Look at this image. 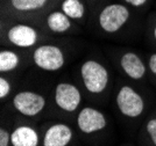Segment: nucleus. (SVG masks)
I'll use <instances>...</instances> for the list:
<instances>
[{
    "mask_svg": "<svg viewBox=\"0 0 156 146\" xmlns=\"http://www.w3.org/2000/svg\"><path fill=\"white\" fill-rule=\"evenodd\" d=\"M80 76L85 89L91 94H101L108 86V71L98 60L89 59L82 64Z\"/></svg>",
    "mask_w": 156,
    "mask_h": 146,
    "instance_id": "f257e3e1",
    "label": "nucleus"
},
{
    "mask_svg": "<svg viewBox=\"0 0 156 146\" xmlns=\"http://www.w3.org/2000/svg\"><path fill=\"white\" fill-rule=\"evenodd\" d=\"M115 103L120 113L128 118L140 117L144 110L143 97L130 86H122L118 90Z\"/></svg>",
    "mask_w": 156,
    "mask_h": 146,
    "instance_id": "f03ea898",
    "label": "nucleus"
},
{
    "mask_svg": "<svg viewBox=\"0 0 156 146\" xmlns=\"http://www.w3.org/2000/svg\"><path fill=\"white\" fill-rule=\"evenodd\" d=\"M130 13L126 6L121 4H111L103 8L99 14L98 22L105 32L114 34L126 25Z\"/></svg>",
    "mask_w": 156,
    "mask_h": 146,
    "instance_id": "7ed1b4c3",
    "label": "nucleus"
},
{
    "mask_svg": "<svg viewBox=\"0 0 156 146\" xmlns=\"http://www.w3.org/2000/svg\"><path fill=\"white\" fill-rule=\"evenodd\" d=\"M33 60L35 65L43 71L56 72L61 70L65 64L63 51L58 46L52 44L40 45L33 52Z\"/></svg>",
    "mask_w": 156,
    "mask_h": 146,
    "instance_id": "20e7f679",
    "label": "nucleus"
},
{
    "mask_svg": "<svg viewBox=\"0 0 156 146\" xmlns=\"http://www.w3.org/2000/svg\"><path fill=\"white\" fill-rule=\"evenodd\" d=\"M46 103L43 96L33 90H22L13 97V107L15 110L27 117L39 115L44 109Z\"/></svg>",
    "mask_w": 156,
    "mask_h": 146,
    "instance_id": "39448f33",
    "label": "nucleus"
},
{
    "mask_svg": "<svg viewBox=\"0 0 156 146\" xmlns=\"http://www.w3.org/2000/svg\"><path fill=\"white\" fill-rule=\"evenodd\" d=\"M54 96L56 106L68 113H75L82 102L80 90L71 83H59L55 88Z\"/></svg>",
    "mask_w": 156,
    "mask_h": 146,
    "instance_id": "423d86ee",
    "label": "nucleus"
},
{
    "mask_svg": "<svg viewBox=\"0 0 156 146\" xmlns=\"http://www.w3.org/2000/svg\"><path fill=\"white\" fill-rule=\"evenodd\" d=\"M107 120L103 111L92 107H85L77 115V127L84 134H91L104 130Z\"/></svg>",
    "mask_w": 156,
    "mask_h": 146,
    "instance_id": "0eeeda50",
    "label": "nucleus"
},
{
    "mask_svg": "<svg viewBox=\"0 0 156 146\" xmlns=\"http://www.w3.org/2000/svg\"><path fill=\"white\" fill-rule=\"evenodd\" d=\"M7 38L15 46L29 48L35 45V43L37 42L39 32L34 27L23 25V23H18L9 28V30L7 32Z\"/></svg>",
    "mask_w": 156,
    "mask_h": 146,
    "instance_id": "6e6552de",
    "label": "nucleus"
},
{
    "mask_svg": "<svg viewBox=\"0 0 156 146\" xmlns=\"http://www.w3.org/2000/svg\"><path fill=\"white\" fill-rule=\"evenodd\" d=\"M73 138L72 129L64 123H56L47 129L42 146H68Z\"/></svg>",
    "mask_w": 156,
    "mask_h": 146,
    "instance_id": "1a4fd4ad",
    "label": "nucleus"
},
{
    "mask_svg": "<svg viewBox=\"0 0 156 146\" xmlns=\"http://www.w3.org/2000/svg\"><path fill=\"white\" fill-rule=\"evenodd\" d=\"M120 67L132 80H141L146 74V65L135 52H125L120 58Z\"/></svg>",
    "mask_w": 156,
    "mask_h": 146,
    "instance_id": "9d476101",
    "label": "nucleus"
},
{
    "mask_svg": "<svg viewBox=\"0 0 156 146\" xmlns=\"http://www.w3.org/2000/svg\"><path fill=\"white\" fill-rule=\"evenodd\" d=\"M39 140L37 131L28 125H19L11 134L12 146H37Z\"/></svg>",
    "mask_w": 156,
    "mask_h": 146,
    "instance_id": "9b49d317",
    "label": "nucleus"
},
{
    "mask_svg": "<svg viewBox=\"0 0 156 146\" xmlns=\"http://www.w3.org/2000/svg\"><path fill=\"white\" fill-rule=\"evenodd\" d=\"M47 25L52 32L63 34L71 28V21L63 12H52L47 18Z\"/></svg>",
    "mask_w": 156,
    "mask_h": 146,
    "instance_id": "f8f14e48",
    "label": "nucleus"
},
{
    "mask_svg": "<svg viewBox=\"0 0 156 146\" xmlns=\"http://www.w3.org/2000/svg\"><path fill=\"white\" fill-rule=\"evenodd\" d=\"M62 12L70 19L80 20L85 15L84 4L80 0H64L62 2Z\"/></svg>",
    "mask_w": 156,
    "mask_h": 146,
    "instance_id": "ddd939ff",
    "label": "nucleus"
},
{
    "mask_svg": "<svg viewBox=\"0 0 156 146\" xmlns=\"http://www.w3.org/2000/svg\"><path fill=\"white\" fill-rule=\"evenodd\" d=\"M20 64V57L12 50H2L0 52V72L6 73L15 70Z\"/></svg>",
    "mask_w": 156,
    "mask_h": 146,
    "instance_id": "4468645a",
    "label": "nucleus"
},
{
    "mask_svg": "<svg viewBox=\"0 0 156 146\" xmlns=\"http://www.w3.org/2000/svg\"><path fill=\"white\" fill-rule=\"evenodd\" d=\"M48 0H11V5L16 11H36L46 5Z\"/></svg>",
    "mask_w": 156,
    "mask_h": 146,
    "instance_id": "2eb2a0df",
    "label": "nucleus"
},
{
    "mask_svg": "<svg viewBox=\"0 0 156 146\" xmlns=\"http://www.w3.org/2000/svg\"><path fill=\"white\" fill-rule=\"evenodd\" d=\"M146 132L153 146H156V117L150 118L146 124Z\"/></svg>",
    "mask_w": 156,
    "mask_h": 146,
    "instance_id": "dca6fc26",
    "label": "nucleus"
},
{
    "mask_svg": "<svg viewBox=\"0 0 156 146\" xmlns=\"http://www.w3.org/2000/svg\"><path fill=\"white\" fill-rule=\"evenodd\" d=\"M11 93V83L6 78H0V99H5Z\"/></svg>",
    "mask_w": 156,
    "mask_h": 146,
    "instance_id": "f3484780",
    "label": "nucleus"
},
{
    "mask_svg": "<svg viewBox=\"0 0 156 146\" xmlns=\"http://www.w3.org/2000/svg\"><path fill=\"white\" fill-rule=\"evenodd\" d=\"M11 145V134L8 130L1 127L0 129V146H9Z\"/></svg>",
    "mask_w": 156,
    "mask_h": 146,
    "instance_id": "a211bd4d",
    "label": "nucleus"
},
{
    "mask_svg": "<svg viewBox=\"0 0 156 146\" xmlns=\"http://www.w3.org/2000/svg\"><path fill=\"white\" fill-rule=\"evenodd\" d=\"M148 65H149L150 72H151L154 76H156V53H153V55H150Z\"/></svg>",
    "mask_w": 156,
    "mask_h": 146,
    "instance_id": "6ab92c4d",
    "label": "nucleus"
},
{
    "mask_svg": "<svg viewBox=\"0 0 156 146\" xmlns=\"http://www.w3.org/2000/svg\"><path fill=\"white\" fill-rule=\"evenodd\" d=\"M125 1H126L128 5L134 6V7H141L147 2V0H125Z\"/></svg>",
    "mask_w": 156,
    "mask_h": 146,
    "instance_id": "aec40b11",
    "label": "nucleus"
},
{
    "mask_svg": "<svg viewBox=\"0 0 156 146\" xmlns=\"http://www.w3.org/2000/svg\"><path fill=\"white\" fill-rule=\"evenodd\" d=\"M154 37H155V39H156V25L154 27Z\"/></svg>",
    "mask_w": 156,
    "mask_h": 146,
    "instance_id": "412c9836",
    "label": "nucleus"
}]
</instances>
